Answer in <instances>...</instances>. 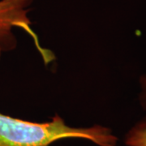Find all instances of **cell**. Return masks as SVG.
<instances>
[{
    "mask_svg": "<svg viewBox=\"0 0 146 146\" xmlns=\"http://www.w3.org/2000/svg\"><path fill=\"white\" fill-rule=\"evenodd\" d=\"M88 140L98 146H117L119 139L109 127L68 126L58 115L44 123L21 119L0 112V146H50L63 139Z\"/></svg>",
    "mask_w": 146,
    "mask_h": 146,
    "instance_id": "1",
    "label": "cell"
},
{
    "mask_svg": "<svg viewBox=\"0 0 146 146\" xmlns=\"http://www.w3.org/2000/svg\"><path fill=\"white\" fill-rule=\"evenodd\" d=\"M34 0H0V59L6 53L17 46L15 29H20L32 38L43 62L49 64L54 60V54L42 47L39 38L32 29L29 13Z\"/></svg>",
    "mask_w": 146,
    "mask_h": 146,
    "instance_id": "2",
    "label": "cell"
},
{
    "mask_svg": "<svg viewBox=\"0 0 146 146\" xmlns=\"http://www.w3.org/2000/svg\"><path fill=\"white\" fill-rule=\"evenodd\" d=\"M126 146H146V118L136 123L126 134Z\"/></svg>",
    "mask_w": 146,
    "mask_h": 146,
    "instance_id": "3",
    "label": "cell"
},
{
    "mask_svg": "<svg viewBox=\"0 0 146 146\" xmlns=\"http://www.w3.org/2000/svg\"><path fill=\"white\" fill-rule=\"evenodd\" d=\"M140 85H141V94L139 97V101L141 106L146 109V75L142 76L140 78Z\"/></svg>",
    "mask_w": 146,
    "mask_h": 146,
    "instance_id": "4",
    "label": "cell"
}]
</instances>
